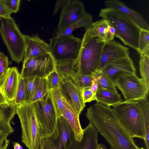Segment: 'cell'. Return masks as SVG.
Segmentation results:
<instances>
[{
	"instance_id": "6da1fadb",
	"label": "cell",
	"mask_w": 149,
	"mask_h": 149,
	"mask_svg": "<svg viewBox=\"0 0 149 149\" xmlns=\"http://www.w3.org/2000/svg\"><path fill=\"white\" fill-rule=\"evenodd\" d=\"M86 115L111 149H141L118 122L110 106L96 102L87 109Z\"/></svg>"
},
{
	"instance_id": "7a4b0ae2",
	"label": "cell",
	"mask_w": 149,
	"mask_h": 149,
	"mask_svg": "<svg viewBox=\"0 0 149 149\" xmlns=\"http://www.w3.org/2000/svg\"><path fill=\"white\" fill-rule=\"evenodd\" d=\"M112 106L118 122L131 136L144 140V121L149 119V103L147 98L122 101Z\"/></svg>"
},
{
	"instance_id": "3957f363",
	"label": "cell",
	"mask_w": 149,
	"mask_h": 149,
	"mask_svg": "<svg viewBox=\"0 0 149 149\" xmlns=\"http://www.w3.org/2000/svg\"><path fill=\"white\" fill-rule=\"evenodd\" d=\"M99 16L115 29L116 36L124 45L137 50L141 29L131 18L118 10L105 8L101 9Z\"/></svg>"
},
{
	"instance_id": "277c9868",
	"label": "cell",
	"mask_w": 149,
	"mask_h": 149,
	"mask_svg": "<svg viewBox=\"0 0 149 149\" xmlns=\"http://www.w3.org/2000/svg\"><path fill=\"white\" fill-rule=\"evenodd\" d=\"M105 42L98 37L88 38L83 36L76 60L79 74L92 75L97 71Z\"/></svg>"
},
{
	"instance_id": "5b68a950",
	"label": "cell",
	"mask_w": 149,
	"mask_h": 149,
	"mask_svg": "<svg viewBox=\"0 0 149 149\" xmlns=\"http://www.w3.org/2000/svg\"><path fill=\"white\" fill-rule=\"evenodd\" d=\"M16 113L22 130V142L28 149H39L41 137L32 103L16 106Z\"/></svg>"
},
{
	"instance_id": "8992f818",
	"label": "cell",
	"mask_w": 149,
	"mask_h": 149,
	"mask_svg": "<svg viewBox=\"0 0 149 149\" xmlns=\"http://www.w3.org/2000/svg\"><path fill=\"white\" fill-rule=\"evenodd\" d=\"M0 34L11 60L17 63L23 61L25 50L24 35L20 31L13 17L1 21Z\"/></svg>"
},
{
	"instance_id": "52a82bcc",
	"label": "cell",
	"mask_w": 149,
	"mask_h": 149,
	"mask_svg": "<svg viewBox=\"0 0 149 149\" xmlns=\"http://www.w3.org/2000/svg\"><path fill=\"white\" fill-rule=\"evenodd\" d=\"M32 104L41 138H56L58 135L56 127L57 117L49 91L44 100L37 101Z\"/></svg>"
},
{
	"instance_id": "ba28073f",
	"label": "cell",
	"mask_w": 149,
	"mask_h": 149,
	"mask_svg": "<svg viewBox=\"0 0 149 149\" xmlns=\"http://www.w3.org/2000/svg\"><path fill=\"white\" fill-rule=\"evenodd\" d=\"M49 41L51 53L55 63L76 60L82 39L74 37L72 34L65 36L53 37Z\"/></svg>"
},
{
	"instance_id": "9c48e42d",
	"label": "cell",
	"mask_w": 149,
	"mask_h": 149,
	"mask_svg": "<svg viewBox=\"0 0 149 149\" xmlns=\"http://www.w3.org/2000/svg\"><path fill=\"white\" fill-rule=\"evenodd\" d=\"M55 70L54 60L51 53H48L23 62L20 75L24 79L32 77L46 78Z\"/></svg>"
},
{
	"instance_id": "30bf717a",
	"label": "cell",
	"mask_w": 149,
	"mask_h": 149,
	"mask_svg": "<svg viewBox=\"0 0 149 149\" xmlns=\"http://www.w3.org/2000/svg\"><path fill=\"white\" fill-rule=\"evenodd\" d=\"M114 82L116 87L121 92L125 101L147 98L149 88L136 74L122 77Z\"/></svg>"
},
{
	"instance_id": "8fae6325",
	"label": "cell",
	"mask_w": 149,
	"mask_h": 149,
	"mask_svg": "<svg viewBox=\"0 0 149 149\" xmlns=\"http://www.w3.org/2000/svg\"><path fill=\"white\" fill-rule=\"evenodd\" d=\"M56 127V138H41L39 149H68L75 140L73 131L63 115L57 118Z\"/></svg>"
},
{
	"instance_id": "7c38bea8",
	"label": "cell",
	"mask_w": 149,
	"mask_h": 149,
	"mask_svg": "<svg viewBox=\"0 0 149 149\" xmlns=\"http://www.w3.org/2000/svg\"><path fill=\"white\" fill-rule=\"evenodd\" d=\"M129 53L128 48L114 40L105 42L97 71L114 61L129 57Z\"/></svg>"
},
{
	"instance_id": "4fadbf2b",
	"label": "cell",
	"mask_w": 149,
	"mask_h": 149,
	"mask_svg": "<svg viewBox=\"0 0 149 149\" xmlns=\"http://www.w3.org/2000/svg\"><path fill=\"white\" fill-rule=\"evenodd\" d=\"M62 95L80 114L85 107L82 96V90L70 77H63L60 83Z\"/></svg>"
},
{
	"instance_id": "5bb4252c",
	"label": "cell",
	"mask_w": 149,
	"mask_h": 149,
	"mask_svg": "<svg viewBox=\"0 0 149 149\" xmlns=\"http://www.w3.org/2000/svg\"><path fill=\"white\" fill-rule=\"evenodd\" d=\"M99 71L114 82L124 76L136 74V70L132 60L129 56L114 61Z\"/></svg>"
},
{
	"instance_id": "9a60e30c",
	"label": "cell",
	"mask_w": 149,
	"mask_h": 149,
	"mask_svg": "<svg viewBox=\"0 0 149 149\" xmlns=\"http://www.w3.org/2000/svg\"><path fill=\"white\" fill-rule=\"evenodd\" d=\"M83 3L77 0H70L62 9L56 30L62 29L79 19L84 14Z\"/></svg>"
},
{
	"instance_id": "2e32d148",
	"label": "cell",
	"mask_w": 149,
	"mask_h": 149,
	"mask_svg": "<svg viewBox=\"0 0 149 149\" xmlns=\"http://www.w3.org/2000/svg\"><path fill=\"white\" fill-rule=\"evenodd\" d=\"M25 50L23 62L28 59L51 53L50 47L38 35H24Z\"/></svg>"
},
{
	"instance_id": "e0dca14e",
	"label": "cell",
	"mask_w": 149,
	"mask_h": 149,
	"mask_svg": "<svg viewBox=\"0 0 149 149\" xmlns=\"http://www.w3.org/2000/svg\"><path fill=\"white\" fill-rule=\"evenodd\" d=\"M20 76L16 67H9L0 81V88L9 102L15 100Z\"/></svg>"
},
{
	"instance_id": "ac0fdd59",
	"label": "cell",
	"mask_w": 149,
	"mask_h": 149,
	"mask_svg": "<svg viewBox=\"0 0 149 149\" xmlns=\"http://www.w3.org/2000/svg\"><path fill=\"white\" fill-rule=\"evenodd\" d=\"M62 101L63 106L62 115L73 131L75 140L80 141L83 136V129L80 122L79 115L71 104L63 96Z\"/></svg>"
},
{
	"instance_id": "d6986e66",
	"label": "cell",
	"mask_w": 149,
	"mask_h": 149,
	"mask_svg": "<svg viewBox=\"0 0 149 149\" xmlns=\"http://www.w3.org/2000/svg\"><path fill=\"white\" fill-rule=\"evenodd\" d=\"M98 132L89 123L83 129V137L80 141L75 140L68 149H98Z\"/></svg>"
},
{
	"instance_id": "ffe728a7",
	"label": "cell",
	"mask_w": 149,
	"mask_h": 149,
	"mask_svg": "<svg viewBox=\"0 0 149 149\" xmlns=\"http://www.w3.org/2000/svg\"><path fill=\"white\" fill-rule=\"evenodd\" d=\"M110 27L107 21L102 19L86 27L84 36L88 38L98 37L105 42L113 40L115 36L110 33Z\"/></svg>"
},
{
	"instance_id": "44dd1931",
	"label": "cell",
	"mask_w": 149,
	"mask_h": 149,
	"mask_svg": "<svg viewBox=\"0 0 149 149\" xmlns=\"http://www.w3.org/2000/svg\"><path fill=\"white\" fill-rule=\"evenodd\" d=\"M106 8L115 9L126 15L133 20L141 29L149 31V26L142 15L126 6L118 0H107L104 2Z\"/></svg>"
},
{
	"instance_id": "7402d4cb",
	"label": "cell",
	"mask_w": 149,
	"mask_h": 149,
	"mask_svg": "<svg viewBox=\"0 0 149 149\" xmlns=\"http://www.w3.org/2000/svg\"><path fill=\"white\" fill-rule=\"evenodd\" d=\"M16 105L13 102L0 104V131L8 134L13 133L14 130L10 122L16 113Z\"/></svg>"
},
{
	"instance_id": "603a6c76",
	"label": "cell",
	"mask_w": 149,
	"mask_h": 149,
	"mask_svg": "<svg viewBox=\"0 0 149 149\" xmlns=\"http://www.w3.org/2000/svg\"><path fill=\"white\" fill-rule=\"evenodd\" d=\"M93 17L89 13L86 12L79 19L61 30H55L52 33L53 37H60L72 34L75 29L88 26L93 22Z\"/></svg>"
},
{
	"instance_id": "cb8c5ba5",
	"label": "cell",
	"mask_w": 149,
	"mask_h": 149,
	"mask_svg": "<svg viewBox=\"0 0 149 149\" xmlns=\"http://www.w3.org/2000/svg\"><path fill=\"white\" fill-rule=\"evenodd\" d=\"M96 97V102L107 106H112L122 101L118 92L104 89L99 86Z\"/></svg>"
},
{
	"instance_id": "d4e9b609",
	"label": "cell",
	"mask_w": 149,
	"mask_h": 149,
	"mask_svg": "<svg viewBox=\"0 0 149 149\" xmlns=\"http://www.w3.org/2000/svg\"><path fill=\"white\" fill-rule=\"evenodd\" d=\"M56 70L63 77L71 78L79 74L76 61L68 60L55 63Z\"/></svg>"
},
{
	"instance_id": "484cf974",
	"label": "cell",
	"mask_w": 149,
	"mask_h": 149,
	"mask_svg": "<svg viewBox=\"0 0 149 149\" xmlns=\"http://www.w3.org/2000/svg\"><path fill=\"white\" fill-rule=\"evenodd\" d=\"M139 68L141 79L149 88V48L140 54Z\"/></svg>"
},
{
	"instance_id": "4316f807",
	"label": "cell",
	"mask_w": 149,
	"mask_h": 149,
	"mask_svg": "<svg viewBox=\"0 0 149 149\" xmlns=\"http://www.w3.org/2000/svg\"><path fill=\"white\" fill-rule=\"evenodd\" d=\"M24 79L26 91L24 103H31L32 99L40 85L41 78L32 77Z\"/></svg>"
},
{
	"instance_id": "83f0119b",
	"label": "cell",
	"mask_w": 149,
	"mask_h": 149,
	"mask_svg": "<svg viewBox=\"0 0 149 149\" xmlns=\"http://www.w3.org/2000/svg\"><path fill=\"white\" fill-rule=\"evenodd\" d=\"M98 86L104 89L118 92L114 82L100 71H97L93 74Z\"/></svg>"
},
{
	"instance_id": "f1b7e54d",
	"label": "cell",
	"mask_w": 149,
	"mask_h": 149,
	"mask_svg": "<svg viewBox=\"0 0 149 149\" xmlns=\"http://www.w3.org/2000/svg\"><path fill=\"white\" fill-rule=\"evenodd\" d=\"M52 102L57 118L62 115L63 106V97L60 87L49 91Z\"/></svg>"
},
{
	"instance_id": "f546056e",
	"label": "cell",
	"mask_w": 149,
	"mask_h": 149,
	"mask_svg": "<svg viewBox=\"0 0 149 149\" xmlns=\"http://www.w3.org/2000/svg\"><path fill=\"white\" fill-rule=\"evenodd\" d=\"M71 78L82 90L84 88L91 87L95 77L94 75H85L78 74Z\"/></svg>"
},
{
	"instance_id": "4dcf8cb0",
	"label": "cell",
	"mask_w": 149,
	"mask_h": 149,
	"mask_svg": "<svg viewBox=\"0 0 149 149\" xmlns=\"http://www.w3.org/2000/svg\"><path fill=\"white\" fill-rule=\"evenodd\" d=\"M48 90L46 78H41L40 85L33 97L31 103L39 100H44L48 96Z\"/></svg>"
},
{
	"instance_id": "1f68e13d",
	"label": "cell",
	"mask_w": 149,
	"mask_h": 149,
	"mask_svg": "<svg viewBox=\"0 0 149 149\" xmlns=\"http://www.w3.org/2000/svg\"><path fill=\"white\" fill-rule=\"evenodd\" d=\"M62 77V76L56 70L50 74L46 78L48 90L49 91L59 88Z\"/></svg>"
},
{
	"instance_id": "d6a6232c",
	"label": "cell",
	"mask_w": 149,
	"mask_h": 149,
	"mask_svg": "<svg viewBox=\"0 0 149 149\" xmlns=\"http://www.w3.org/2000/svg\"><path fill=\"white\" fill-rule=\"evenodd\" d=\"M25 95L26 91L24 79L20 76L15 98L13 102L16 106L25 103Z\"/></svg>"
},
{
	"instance_id": "836d02e7",
	"label": "cell",
	"mask_w": 149,
	"mask_h": 149,
	"mask_svg": "<svg viewBox=\"0 0 149 149\" xmlns=\"http://www.w3.org/2000/svg\"><path fill=\"white\" fill-rule=\"evenodd\" d=\"M149 48V31L141 29L139 36V48L136 50L140 54Z\"/></svg>"
},
{
	"instance_id": "e575fe53",
	"label": "cell",
	"mask_w": 149,
	"mask_h": 149,
	"mask_svg": "<svg viewBox=\"0 0 149 149\" xmlns=\"http://www.w3.org/2000/svg\"><path fill=\"white\" fill-rule=\"evenodd\" d=\"M20 1V0H0V2L7 8L14 13L19 11Z\"/></svg>"
},
{
	"instance_id": "d590c367",
	"label": "cell",
	"mask_w": 149,
	"mask_h": 149,
	"mask_svg": "<svg viewBox=\"0 0 149 149\" xmlns=\"http://www.w3.org/2000/svg\"><path fill=\"white\" fill-rule=\"evenodd\" d=\"M9 65L8 57L3 52H0V81L6 73Z\"/></svg>"
},
{
	"instance_id": "8d00e7d4",
	"label": "cell",
	"mask_w": 149,
	"mask_h": 149,
	"mask_svg": "<svg viewBox=\"0 0 149 149\" xmlns=\"http://www.w3.org/2000/svg\"><path fill=\"white\" fill-rule=\"evenodd\" d=\"M82 96L84 103L96 100V94L93 93L90 88H85L82 90Z\"/></svg>"
},
{
	"instance_id": "74e56055",
	"label": "cell",
	"mask_w": 149,
	"mask_h": 149,
	"mask_svg": "<svg viewBox=\"0 0 149 149\" xmlns=\"http://www.w3.org/2000/svg\"><path fill=\"white\" fill-rule=\"evenodd\" d=\"M9 134L7 133H0V149H7L10 143V140L8 139Z\"/></svg>"
},
{
	"instance_id": "f35d334b",
	"label": "cell",
	"mask_w": 149,
	"mask_h": 149,
	"mask_svg": "<svg viewBox=\"0 0 149 149\" xmlns=\"http://www.w3.org/2000/svg\"><path fill=\"white\" fill-rule=\"evenodd\" d=\"M12 13L9 10L0 2V18L7 19L11 18V15Z\"/></svg>"
},
{
	"instance_id": "ab89813d",
	"label": "cell",
	"mask_w": 149,
	"mask_h": 149,
	"mask_svg": "<svg viewBox=\"0 0 149 149\" xmlns=\"http://www.w3.org/2000/svg\"><path fill=\"white\" fill-rule=\"evenodd\" d=\"M70 0H57L56 3L53 11V15H56L58 10L61 9L68 3Z\"/></svg>"
},
{
	"instance_id": "60d3db41",
	"label": "cell",
	"mask_w": 149,
	"mask_h": 149,
	"mask_svg": "<svg viewBox=\"0 0 149 149\" xmlns=\"http://www.w3.org/2000/svg\"><path fill=\"white\" fill-rule=\"evenodd\" d=\"M98 88V84L95 78L93 81L92 84L90 87V89L93 93L96 94Z\"/></svg>"
},
{
	"instance_id": "b9f144b4",
	"label": "cell",
	"mask_w": 149,
	"mask_h": 149,
	"mask_svg": "<svg viewBox=\"0 0 149 149\" xmlns=\"http://www.w3.org/2000/svg\"><path fill=\"white\" fill-rule=\"evenodd\" d=\"M9 102L0 88V104H7Z\"/></svg>"
},
{
	"instance_id": "7bdbcfd3",
	"label": "cell",
	"mask_w": 149,
	"mask_h": 149,
	"mask_svg": "<svg viewBox=\"0 0 149 149\" xmlns=\"http://www.w3.org/2000/svg\"><path fill=\"white\" fill-rule=\"evenodd\" d=\"M13 144L14 149H23L22 147L18 142H13Z\"/></svg>"
},
{
	"instance_id": "ee69618b",
	"label": "cell",
	"mask_w": 149,
	"mask_h": 149,
	"mask_svg": "<svg viewBox=\"0 0 149 149\" xmlns=\"http://www.w3.org/2000/svg\"><path fill=\"white\" fill-rule=\"evenodd\" d=\"M98 149H107L106 146L103 144L99 143Z\"/></svg>"
},
{
	"instance_id": "f6af8a7d",
	"label": "cell",
	"mask_w": 149,
	"mask_h": 149,
	"mask_svg": "<svg viewBox=\"0 0 149 149\" xmlns=\"http://www.w3.org/2000/svg\"><path fill=\"white\" fill-rule=\"evenodd\" d=\"M141 149H144V148H142L141 147V148H140Z\"/></svg>"
},
{
	"instance_id": "bcb514c9",
	"label": "cell",
	"mask_w": 149,
	"mask_h": 149,
	"mask_svg": "<svg viewBox=\"0 0 149 149\" xmlns=\"http://www.w3.org/2000/svg\"><path fill=\"white\" fill-rule=\"evenodd\" d=\"M1 132V131H0V133Z\"/></svg>"
}]
</instances>
